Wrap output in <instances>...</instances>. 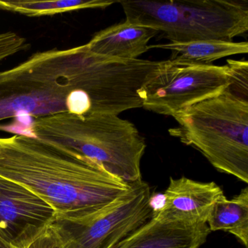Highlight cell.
<instances>
[{"label":"cell","mask_w":248,"mask_h":248,"mask_svg":"<svg viewBox=\"0 0 248 248\" xmlns=\"http://www.w3.org/2000/svg\"><path fill=\"white\" fill-rule=\"evenodd\" d=\"M0 175L44 199L56 220L76 223L95 218L133 188L95 161L27 134L0 139Z\"/></svg>","instance_id":"cell-1"},{"label":"cell","mask_w":248,"mask_h":248,"mask_svg":"<svg viewBox=\"0 0 248 248\" xmlns=\"http://www.w3.org/2000/svg\"><path fill=\"white\" fill-rule=\"evenodd\" d=\"M170 135L198 150L219 172L248 184V86L232 79L224 91L173 116Z\"/></svg>","instance_id":"cell-2"},{"label":"cell","mask_w":248,"mask_h":248,"mask_svg":"<svg viewBox=\"0 0 248 248\" xmlns=\"http://www.w3.org/2000/svg\"><path fill=\"white\" fill-rule=\"evenodd\" d=\"M24 134L66 146L128 184L142 181L146 142L133 123L117 115L63 113L37 117Z\"/></svg>","instance_id":"cell-3"},{"label":"cell","mask_w":248,"mask_h":248,"mask_svg":"<svg viewBox=\"0 0 248 248\" xmlns=\"http://www.w3.org/2000/svg\"><path fill=\"white\" fill-rule=\"evenodd\" d=\"M125 21L161 31L170 43L232 41L248 30L246 0L120 1Z\"/></svg>","instance_id":"cell-4"},{"label":"cell","mask_w":248,"mask_h":248,"mask_svg":"<svg viewBox=\"0 0 248 248\" xmlns=\"http://www.w3.org/2000/svg\"><path fill=\"white\" fill-rule=\"evenodd\" d=\"M231 81L232 70L228 64H199L170 59L160 73L140 91L142 107L173 117L221 93Z\"/></svg>","instance_id":"cell-5"},{"label":"cell","mask_w":248,"mask_h":248,"mask_svg":"<svg viewBox=\"0 0 248 248\" xmlns=\"http://www.w3.org/2000/svg\"><path fill=\"white\" fill-rule=\"evenodd\" d=\"M151 188L142 181L88 223L53 222L66 248H117L153 216Z\"/></svg>","instance_id":"cell-6"},{"label":"cell","mask_w":248,"mask_h":248,"mask_svg":"<svg viewBox=\"0 0 248 248\" xmlns=\"http://www.w3.org/2000/svg\"><path fill=\"white\" fill-rule=\"evenodd\" d=\"M56 220L54 209L19 183L0 175V238L26 247Z\"/></svg>","instance_id":"cell-7"},{"label":"cell","mask_w":248,"mask_h":248,"mask_svg":"<svg viewBox=\"0 0 248 248\" xmlns=\"http://www.w3.org/2000/svg\"><path fill=\"white\" fill-rule=\"evenodd\" d=\"M223 195V190L213 181L171 178L163 194L162 207L154 210L153 214L167 220L207 224L213 205Z\"/></svg>","instance_id":"cell-8"},{"label":"cell","mask_w":248,"mask_h":248,"mask_svg":"<svg viewBox=\"0 0 248 248\" xmlns=\"http://www.w3.org/2000/svg\"><path fill=\"white\" fill-rule=\"evenodd\" d=\"M210 233L206 223L167 220L153 214L117 248H200Z\"/></svg>","instance_id":"cell-9"},{"label":"cell","mask_w":248,"mask_h":248,"mask_svg":"<svg viewBox=\"0 0 248 248\" xmlns=\"http://www.w3.org/2000/svg\"><path fill=\"white\" fill-rule=\"evenodd\" d=\"M149 27L127 21L101 30L87 43L92 53L118 60H135L149 50L148 43L158 34Z\"/></svg>","instance_id":"cell-10"},{"label":"cell","mask_w":248,"mask_h":248,"mask_svg":"<svg viewBox=\"0 0 248 248\" xmlns=\"http://www.w3.org/2000/svg\"><path fill=\"white\" fill-rule=\"evenodd\" d=\"M172 52L170 60L199 64H212L222 58L248 53V42L234 43L224 40H206L186 43H169L149 46Z\"/></svg>","instance_id":"cell-11"},{"label":"cell","mask_w":248,"mask_h":248,"mask_svg":"<svg viewBox=\"0 0 248 248\" xmlns=\"http://www.w3.org/2000/svg\"><path fill=\"white\" fill-rule=\"evenodd\" d=\"M207 225L210 232L223 231L232 233L248 248V187L231 200L225 195L218 199L209 215Z\"/></svg>","instance_id":"cell-12"},{"label":"cell","mask_w":248,"mask_h":248,"mask_svg":"<svg viewBox=\"0 0 248 248\" xmlns=\"http://www.w3.org/2000/svg\"><path fill=\"white\" fill-rule=\"evenodd\" d=\"M115 2L107 0H0V11L29 17L49 16L80 10L104 9Z\"/></svg>","instance_id":"cell-13"},{"label":"cell","mask_w":248,"mask_h":248,"mask_svg":"<svg viewBox=\"0 0 248 248\" xmlns=\"http://www.w3.org/2000/svg\"><path fill=\"white\" fill-rule=\"evenodd\" d=\"M26 38L14 31L0 33V63L29 48Z\"/></svg>","instance_id":"cell-14"},{"label":"cell","mask_w":248,"mask_h":248,"mask_svg":"<svg viewBox=\"0 0 248 248\" xmlns=\"http://www.w3.org/2000/svg\"><path fill=\"white\" fill-rule=\"evenodd\" d=\"M26 248H66L53 223L36 236Z\"/></svg>","instance_id":"cell-15"},{"label":"cell","mask_w":248,"mask_h":248,"mask_svg":"<svg viewBox=\"0 0 248 248\" xmlns=\"http://www.w3.org/2000/svg\"><path fill=\"white\" fill-rule=\"evenodd\" d=\"M0 248H19L0 238Z\"/></svg>","instance_id":"cell-16"}]
</instances>
